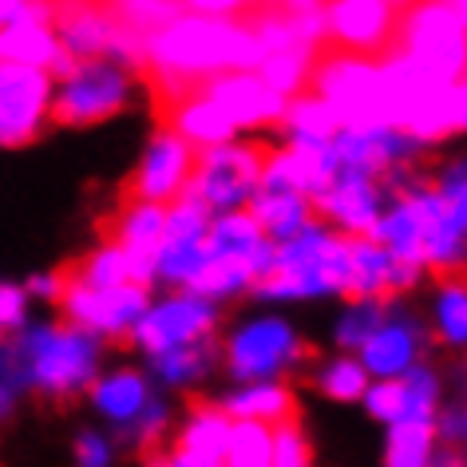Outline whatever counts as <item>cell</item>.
I'll use <instances>...</instances> for the list:
<instances>
[{
	"instance_id": "obj_27",
	"label": "cell",
	"mask_w": 467,
	"mask_h": 467,
	"mask_svg": "<svg viewBox=\"0 0 467 467\" xmlns=\"http://www.w3.org/2000/svg\"><path fill=\"white\" fill-rule=\"evenodd\" d=\"M25 325V289L0 285V333H13Z\"/></svg>"
},
{
	"instance_id": "obj_3",
	"label": "cell",
	"mask_w": 467,
	"mask_h": 467,
	"mask_svg": "<svg viewBox=\"0 0 467 467\" xmlns=\"http://www.w3.org/2000/svg\"><path fill=\"white\" fill-rule=\"evenodd\" d=\"M400 52L443 84L467 64V25L448 0H412L400 8Z\"/></svg>"
},
{
	"instance_id": "obj_6",
	"label": "cell",
	"mask_w": 467,
	"mask_h": 467,
	"mask_svg": "<svg viewBox=\"0 0 467 467\" xmlns=\"http://www.w3.org/2000/svg\"><path fill=\"white\" fill-rule=\"evenodd\" d=\"M325 13V36L345 52L389 60L400 56V8L392 0H317Z\"/></svg>"
},
{
	"instance_id": "obj_23",
	"label": "cell",
	"mask_w": 467,
	"mask_h": 467,
	"mask_svg": "<svg viewBox=\"0 0 467 467\" xmlns=\"http://www.w3.org/2000/svg\"><path fill=\"white\" fill-rule=\"evenodd\" d=\"M226 463H234V467L270 463V424H265V420H238V424H230Z\"/></svg>"
},
{
	"instance_id": "obj_2",
	"label": "cell",
	"mask_w": 467,
	"mask_h": 467,
	"mask_svg": "<svg viewBox=\"0 0 467 467\" xmlns=\"http://www.w3.org/2000/svg\"><path fill=\"white\" fill-rule=\"evenodd\" d=\"M96 333L79 329V325H44L28 329L8 345V357L25 384H36V392L56 396V400H72L79 389H88L96 377Z\"/></svg>"
},
{
	"instance_id": "obj_29",
	"label": "cell",
	"mask_w": 467,
	"mask_h": 467,
	"mask_svg": "<svg viewBox=\"0 0 467 467\" xmlns=\"http://www.w3.org/2000/svg\"><path fill=\"white\" fill-rule=\"evenodd\" d=\"M460 440H463V451H467V408L460 412Z\"/></svg>"
},
{
	"instance_id": "obj_12",
	"label": "cell",
	"mask_w": 467,
	"mask_h": 467,
	"mask_svg": "<svg viewBox=\"0 0 467 467\" xmlns=\"http://www.w3.org/2000/svg\"><path fill=\"white\" fill-rule=\"evenodd\" d=\"M186 408H191V428H182L171 440V463H186V467L226 463V440H230L226 404L191 392L186 396Z\"/></svg>"
},
{
	"instance_id": "obj_28",
	"label": "cell",
	"mask_w": 467,
	"mask_h": 467,
	"mask_svg": "<svg viewBox=\"0 0 467 467\" xmlns=\"http://www.w3.org/2000/svg\"><path fill=\"white\" fill-rule=\"evenodd\" d=\"M76 455H79V463H108V443L99 436H79Z\"/></svg>"
},
{
	"instance_id": "obj_4",
	"label": "cell",
	"mask_w": 467,
	"mask_h": 467,
	"mask_svg": "<svg viewBox=\"0 0 467 467\" xmlns=\"http://www.w3.org/2000/svg\"><path fill=\"white\" fill-rule=\"evenodd\" d=\"M270 139H250V143H218L202 147L194 179L186 182L182 194H198L210 210H230L258 191L265 167L274 159Z\"/></svg>"
},
{
	"instance_id": "obj_13",
	"label": "cell",
	"mask_w": 467,
	"mask_h": 467,
	"mask_svg": "<svg viewBox=\"0 0 467 467\" xmlns=\"http://www.w3.org/2000/svg\"><path fill=\"white\" fill-rule=\"evenodd\" d=\"M155 119H159L162 131H174V135L191 139V143H198V147L230 143V135H234V123H230L226 115H222L206 96L171 103V108L155 111Z\"/></svg>"
},
{
	"instance_id": "obj_8",
	"label": "cell",
	"mask_w": 467,
	"mask_h": 467,
	"mask_svg": "<svg viewBox=\"0 0 467 467\" xmlns=\"http://www.w3.org/2000/svg\"><path fill=\"white\" fill-rule=\"evenodd\" d=\"M198 159H202V147L159 127V135L150 139L139 171L119 186V202H162V206H171L174 198L186 191V182L194 179Z\"/></svg>"
},
{
	"instance_id": "obj_16",
	"label": "cell",
	"mask_w": 467,
	"mask_h": 467,
	"mask_svg": "<svg viewBox=\"0 0 467 467\" xmlns=\"http://www.w3.org/2000/svg\"><path fill=\"white\" fill-rule=\"evenodd\" d=\"M360 357H365V368L377 372V377H396L416 360V333L408 325H389V329H377L360 345Z\"/></svg>"
},
{
	"instance_id": "obj_14",
	"label": "cell",
	"mask_w": 467,
	"mask_h": 467,
	"mask_svg": "<svg viewBox=\"0 0 467 467\" xmlns=\"http://www.w3.org/2000/svg\"><path fill=\"white\" fill-rule=\"evenodd\" d=\"M254 194L258 198L246 202V210L262 226L265 238L285 242V238H294V234H301L306 226H321L317 214H313L309 194H262V191H254Z\"/></svg>"
},
{
	"instance_id": "obj_26",
	"label": "cell",
	"mask_w": 467,
	"mask_h": 467,
	"mask_svg": "<svg viewBox=\"0 0 467 467\" xmlns=\"http://www.w3.org/2000/svg\"><path fill=\"white\" fill-rule=\"evenodd\" d=\"M365 396H368V412L389 420V424L392 420H404V412H408V389H404V380H396V377L380 380L377 389H365Z\"/></svg>"
},
{
	"instance_id": "obj_21",
	"label": "cell",
	"mask_w": 467,
	"mask_h": 467,
	"mask_svg": "<svg viewBox=\"0 0 467 467\" xmlns=\"http://www.w3.org/2000/svg\"><path fill=\"white\" fill-rule=\"evenodd\" d=\"M285 127L294 135H306V139H333L337 131H341L333 108L321 96H313V91H297V96H289V103H285Z\"/></svg>"
},
{
	"instance_id": "obj_11",
	"label": "cell",
	"mask_w": 467,
	"mask_h": 467,
	"mask_svg": "<svg viewBox=\"0 0 467 467\" xmlns=\"http://www.w3.org/2000/svg\"><path fill=\"white\" fill-rule=\"evenodd\" d=\"M214 309L206 306V297H194V294H179L171 297L167 306H159L155 313H143L135 325V341L147 348L150 357L155 353H167L174 345H186V341H198V337L214 333Z\"/></svg>"
},
{
	"instance_id": "obj_19",
	"label": "cell",
	"mask_w": 467,
	"mask_h": 467,
	"mask_svg": "<svg viewBox=\"0 0 467 467\" xmlns=\"http://www.w3.org/2000/svg\"><path fill=\"white\" fill-rule=\"evenodd\" d=\"M214 357H218V337L206 333V337H198V341H186V345L167 348V353H155V365H159V377L167 384H186V380L202 377Z\"/></svg>"
},
{
	"instance_id": "obj_17",
	"label": "cell",
	"mask_w": 467,
	"mask_h": 467,
	"mask_svg": "<svg viewBox=\"0 0 467 467\" xmlns=\"http://www.w3.org/2000/svg\"><path fill=\"white\" fill-rule=\"evenodd\" d=\"M297 396H294V380H277V384H262V389H250L242 396H234L226 400V412L230 420H265V424H274V420H282L285 412H294Z\"/></svg>"
},
{
	"instance_id": "obj_9",
	"label": "cell",
	"mask_w": 467,
	"mask_h": 467,
	"mask_svg": "<svg viewBox=\"0 0 467 467\" xmlns=\"http://www.w3.org/2000/svg\"><path fill=\"white\" fill-rule=\"evenodd\" d=\"M202 96L226 115L234 127H265L282 131L285 127V96L274 91L254 67H226V72H206Z\"/></svg>"
},
{
	"instance_id": "obj_25",
	"label": "cell",
	"mask_w": 467,
	"mask_h": 467,
	"mask_svg": "<svg viewBox=\"0 0 467 467\" xmlns=\"http://www.w3.org/2000/svg\"><path fill=\"white\" fill-rule=\"evenodd\" d=\"M384 309H389V306H380V301H357L353 313H348L345 325H341V348H360V345H365L368 337L377 333Z\"/></svg>"
},
{
	"instance_id": "obj_15",
	"label": "cell",
	"mask_w": 467,
	"mask_h": 467,
	"mask_svg": "<svg viewBox=\"0 0 467 467\" xmlns=\"http://www.w3.org/2000/svg\"><path fill=\"white\" fill-rule=\"evenodd\" d=\"M56 52H60V40H56L52 25L20 20V25L0 28V64H25V67H44L48 72Z\"/></svg>"
},
{
	"instance_id": "obj_20",
	"label": "cell",
	"mask_w": 467,
	"mask_h": 467,
	"mask_svg": "<svg viewBox=\"0 0 467 467\" xmlns=\"http://www.w3.org/2000/svg\"><path fill=\"white\" fill-rule=\"evenodd\" d=\"M431 448H436V420H392L384 460L392 467H416L431 460Z\"/></svg>"
},
{
	"instance_id": "obj_10",
	"label": "cell",
	"mask_w": 467,
	"mask_h": 467,
	"mask_svg": "<svg viewBox=\"0 0 467 467\" xmlns=\"http://www.w3.org/2000/svg\"><path fill=\"white\" fill-rule=\"evenodd\" d=\"M52 79L44 67L0 64V147L36 143L48 119Z\"/></svg>"
},
{
	"instance_id": "obj_18",
	"label": "cell",
	"mask_w": 467,
	"mask_h": 467,
	"mask_svg": "<svg viewBox=\"0 0 467 467\" xmlns=\"http://www.w3.org/2000/svg\"><path fill=\"white\" fill-rule=\"evenodd\" d=\"M143 404H147V384L131 368H123V372H115V377L96 384V408L103 416H111L115 424L135 420L139 412H143Z\"/></svg>"
},
{
	"instance_id": "obj_22",
	"label": "cell",
	"mask_w": 467,
	"mask_h": 467,
	"mask_svg": "<svg viewBox=\"0 0 467 467\" xmlns=\"http://www.w3.org/2000/svg\"><path fill=\"white\" fill-rule=\"evenodd\" d=\"M270 463H282V467L313 463V443L306 436V424H301V408L270 424Z\"/></svg>"
},
{
	"instance_id": "obj_24",
	"label": "cell",
	"mask_w": 467,
	"mask_h": 467,
	"mask_svg": "<svg viewBox=\"0 0 467 467\" xmlns=\"http://www.w3.org/2000/svg\"><path fill=\"white\" fill-rule=\"evenodd\" d=\"M313 389L325 392L329 400H357V396H365V389H368V368L357 365V360H348V357H341V360H333L329 368L317 372Z\"/></svg>"
},
{
	"instance_id": "obj_5",
	"label": "cell",
	"mask_w": 467,
	"mask_h": 467,
	"mask_svg": "<svg viewBox=\"0 0 467 467\" xmlns=\"http://www.w3.org/2000/svg\"><path fill=\"white\" fill-rule=\"evenodd\" d=\"M127 108V76L115 60H79V67L64 79L60 96L48 103V119L56 127H96Z\"/></svg>"
},
{
	"instance_id": "obj_1",
	"label": "cell",
	"mask_w": 467,
	"mask_h": 467,
	"mask_svg": "<svg viewBox=\"0 0 467 467\" xmlns=\"http://www.w3.org/2000/svg\"><path fill=\"white\" fill-rule=\"evenodd\" d=\"M143 60L174 72H226V67H258L265 48L254 32L226 16L179 13L143 36Z\"/></svg>"
},
{
	"instance_id": "obj_7",
	"label": "cell",
	"mask_w": 467,
	"mask_h": 467,
	"mask_svg": "<svg viewBox=\"0 0 467 467\" xmlns=\"http://www.w3.org/2000/svg\"><path fill=\"white\" fill-rule=\"evenodd\" d=\"M218 357L234 380H265L289 360L297 365H321V348L294 337V329L282 321H262L242 329L230 341H218Z\"/></svg>"
}]
</instances>
